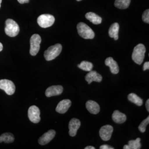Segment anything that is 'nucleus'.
Returning <instances> with one entry per match:
<instances>
[{
	"label": "nucleus",
	"mask_w": 149,
	"mask_h": 149,
	"mask_svg": "<svg viewBox=\"0 0 149 149\" xmlns=\"http://www.w3.org/2000/svg\"><path fill=\"white\" fill-rule=\"evenodd\" d=\"M77 29L80 36L85 39H92L95 36L93 31L84 22L79 23L77 26Z\"/></svg>",
	"instance_id": "nucleus-1"
},
{
	"label": "nucleus",
	"mask_w": 149,
	"mask_h": 149,
	"mask_svg": "<svg viewBox=\"0 0 149 149\" xmlns=\"http://www.w3.org/2000/svg\"><path fill=\"white\" fill-rule=\"evenodd\" d=\"M113 131V127L110 125H104L100 129V136L104 141L109 140L112 136Z\"/></svg>",
	"instance_id": "nucleus-9"
},
{
	"label": "nucleus",
	"mask_w": 149,
	"mask_h": 149,
	"mask_svg": "<svg viewBox=\"0 0 149 149\" xmlns=\"http://www.w3.org/2000/svg\"><path fill=\"white\" fill-rule=\"evenodd\" d=\"M40 111L38 107L32 106L30 107L28 112V116L29 120L33 123H38L40 120Z\"/></svg>",
	"instance_id": "nucleus-8"
},
{
	"label": "nucleus",
	"mask_w": 149,
	"mask_h": 149,
	"mask_svg": "<svg viewBox=\"0 0 149 149\" xmlns=\"http://www.w3.org/2000/svg\"><path fill=\"white\" fill-rule=\"evenodd\" d=\"M0 89L4 91L8 95H12L16 90V87L12 81L10 80H0Z\"/></svg>",
	"instance_id": "nucleus-7"
},
{
	"label": "nucleus",
	"mask_w": 149,
	"mask_h": 149,
	"mask_svg": "<svg viewBox=\"0 0 149 149\" xmlns=\"http://www.w3.org/2000/svg\"><path fill=\"white\" fill-rule=\"evenodd\" d=\"M81 126V122L76 118H72L69 122V134L71 136H74L78 129Z\"/></svg>",
	"instance_id": "nucleus-12"
},
{
	"label": "nucleus",
	"mask_w": 149,
	"mask_h": 149,
	"mask_svg": "<svg viewBox=\"0 0 149 149\" xmlns=\"http://www.w3.org/2000/svg\"><path fill=\"white\" fill-rule=\"evenodd\" d=\"M140 138L136 139V140H130L128 142V146L129 149H139L141 148V145L140 143Z\"/></svg>",
	"instance_id": "nucleus-24"
},
{
	"label": "nucleus",
	"mask_w": 149,
	"mask_h": 149,
	"mask_svg": "<svg viewBox=\"0 0 149 149\" xmlns=\"http://www.w3.org/2000/svg\"><path fill=\"white\" fill-rule=\"evenodd\" d=\"M128 99L129 101L134 103L138 106H141L143 104V100L140 97L133 93H130L128 95Z\"/></svg>",
	"instance_id": "nucleus-20"
},
{
	"label": "nucleus",
	"mask_w": 149,
	"mask_h": 149,
	"mask_svg": "<svg viewBox=\"0 0 149 149\" xmlns=\"http://www.w3.org/2000/svg\"><path fill=\"white\" fill-rule=\"evenodd\" d=\"M86 18L94 24H100L102 23V19L100 16H98L93 12H88L86 14Z\"/></svg>",
	"instance_id": "nucleus-18"
},
{
	"label": "nucleus",
	"mask_w": 149,
	"mask_h": 149,
	"mask_svg": "<svg viewBox=\"0 0 149 149\" xmlns=\"http://www.w3.org/2000/svg\"><path fill=\"white\" fill-rule=\"evenodd\" d=\"M131 0H116L114 6L119 9H126L130 5Z\"/></svg>",
	"instance_id": "nucleus-22"
},
{
	"label": "nucleus",
	"mask_w": 149,
	"mask_h": 149,
	"mask_svg": "<svg viewBox=\"0 0 149 149\" xmlns=\"http://www.w3.org/2000/svg\"><path fill=\"white\" fill-rule=\"evenodd\" d=\"M55 18L49 14L42 15L38 18L37 22L39 26L43 28L51 27L55 22Z\"/></svg>",
	"instance_id": "nucleus-6"
},
{
	"label": "nucleus",
	"mask_w": 149,
	"mask_h": 149,
	"mask_svg": "<svg viewBox=\"0 0 149 149\" xmlns=\"http://www.w3.org/2000/svg\"><path fill=\"white\" fill-rule=\"evenodd\" d=\"M105 64L107 66L109 67L112 74H117L119 72V69L117 63L111 57H109L106 59Z\"/></svg>",
	"instance_id": "nucleus-15"
},
{
	"label": "nucleus",
	"mask_w": 149,
	"mask_h": 149,
	"mask_svg": "<svg viewBox=\"0 0 149 149\" xmlns=\"http://www.w3.org/2000/svg\"><path fill=\"white\" fill-rule=\"evenodd\" d=\"M112 119L114 122L117 124H122L126 121L127 116L125 114L116 110L112 114Z\"/></svg>",
	"instance_id": "nucleus-17"
},
{
	"label": "nucleus",
	"mask_w": 149,
	"mask_h": 149,
	"mask_svg": "<svg viewBox=\"0 0 149 149\" xmlns=\"http://www.w3.org/2000/svg\"><path fill=\"white\" fill-rule=\"evenodd\" d=\"M62 45L56 44L51 46L44 52V58L47 61H51L58 57L62 51Z\"/></svg>",
	"instance_id": "nucleus-3"
},
{
	"label": "nucleus",
	"mask_w": 149,
	"mask_h": 149,
	"mask_svg": "<svg viewBox=\"0 0 149 149\" xmlns=\"http://www.w3.org/2000/svg\"><path fill=\"white\" fill-rule=\"evenodd\" d=\"M86 107L88 112L93 114H97L100 111V107L99 104L93 101H88L86 102Z\"/></svg>",
	"instance_id": "nucleus-16"
},
{
	"label": "nucleus",
	"mask_w": 149,
	"mask_h": 149,
	"mask_svg": "<svg viewBox=\"0 0 149 149\" xmlns=\"http://www.w3.org/2000/svg\"><path fill=\"white\" fill-rule=\"evenodd\" d=\"M77 66L79 68L84 71L89 72L93 69V65L91 62H88L87 61H83L80 64H79Z\"/></svg>",
	"instance_id": "nucleus-23"
},
{
	"label": "nucleus",
	"mask_w": 149,
	"mask_h": 149,
	"mask_svg": "<svg viewBox=\"0 0 149 149\" xmlns=\"http://www.w3.org/2000/svg\"><path fill=\"white\" fill-rule=\"evenodd\" d=\"M85 80L88 84H91L93 81L100 82L102 80V76L96 71H90L86 75Z\"/></svg>",
	"instance_id": "nucleus-13"
},
{
	"label": "nucleus",
	"mask_w": 149,
	"mask_h": 149,
	"mask_svg": "<svg viewBox=\"0 0 149 149\" xmlns=\"http://www.w3.org/2000/svg\"><path fill=\"white\" fill-rule=\"evenodd\" d=\"M149 123V117H148L147 118H146L145 120H144L141 123V124H140V125L139 126V130H140V132L141 133H144L146 130V126L148 125Z\"/></svg>",
	"instance_id": "nucleus-25"
},
{
	"label": "nucleus",
	"mask_w": 149,
	"mask_h": 149,
	"mask_svg": "<svg viewBox=\"0 0 149 149\" xmlns=\"http://www.w3.org/2000/svg\"><path fill=\"white\" fill-rule=\"evenodd\" d=\"M119 31V25L118 23H114L109 29V36L111 38L114 39L115 40H117L119 38L118 33Z\"/></svg>",
	"instance_id": "nucleus-19"
},
{
	"label": "nucleus",
	"mask_w": 149,
	"mask_h": 149,
	"mask_svg": "<svg viewBox=\"0 0 149 149\" xmlns=\"http://www.w3.org/2000/svg\"><path fill=\"white\" fill-rule=\"evenodd\" d=\"M42 42V39L40 36L35 34L32 36L30 39V54L32 56H36L40 50V45Z\"/></svg>",
	"instance_id": "nucleus-5"
},
{
	"label": "nucleus",
	"mask_w": 149,
	"mask_h": 149,
	"mask_svg": "<svg viewBox=\"0 0 149 149\" xmlns=\"http://www.w3.org/2000/svg\"><path fill=\"white\" fill-rule=\"evenodd\" d=\"M149 69V62L147 61L146 63H145L144 64V66H143V70L145 71L146 70Z\"/></svg>",
	"instance_id": "nucleus-28"
},
{
	"label": "nucleus",
	"mask_w": 149,
	"mask_h": 149,
	"mask_svg": "<svg viewBox=\"0 0 149 149\" xmlns=\"http://www.w3.org/2000/svg\"><path fill=\"white\" fill-rule=\"evenodd\" d=\"M15 140V137L12 134L6 133L0 136V143L5 142V143H11Z\"/></svg>",
	"instance_id": "nucleus-21"
},
{
	"label": "nucleus",
	"mask_w": 149,
	"mask_h": 149,
	"mask_svg": "<svg viewBox=\"0 0 149 149\" xmlns=\"http://www.w3.org/2000/svg\"><path fill=\"white\" fill-rule=\"evenodd\" d=\"M71 106V101L70 100H64L60 102L56 108V111L61 114H64L68 111Z\"/></svg>",
	"instance_id": "nucleus-14"
},
{
	"label": "nucleus",
	"mask_w": 149,
	"mask_h": 149,
	"mask_svg": "<svg viewBox=\"0 0 149 149\" xmlns=\"http://www.w3.org/2000/svg\"><path fill=\"white\" fill-rule=\"evenodd\" d=\"M142 19L143 21L146 23H149V10H146L144 11V13L142 16Z\"/></svg>",
	"instance_id": "nucleus-26"
},
{
	"label": "nucleus",
	"mask_w": 149,
	"mask_h": 149,
	"mask_svg": "<svg viewBox=\"0 0 149 149\" xmlns=\"http://www.w3.org/2000/svg\"><path fill=\"white\" fill-rule=\"evenodd\" d=\"M100 149H114V148H113L112 146H110L108 145H101L100 148Z\"/></svg>",
	"instance_id": "nucleus-27"
},
{
	"label": "nucleus",
	"mask_w": 149,
	"mask_h": 149,
	"mask_svg": "<svg viewBox=\"0 0 149 149\" xmlns=\"http://www.w3.org/2000/svg\"><path fill=\"white\" fill-rule=\"evenodd\" d=\"M18 2L21 3V4H23L26 3H28L29 2V0H17Z\"/></svg>",
	"instance_id": "nucleus-29"
},
{
	"label": "nucleus",
	"mask_w": 149,
	"mask_h": 149,
	"mask_svg": "<svg viewBox=\"0 0 149 149\" xmlns=\"http://www.w3.org/2000/svg\"><path fill=\"white\" fill-rule=\"evenodd\" d=\"M3 50V45L1 43H0V52H1Z\"/></svg>",
	"instance_id": "nucleus-32"
},
{
	"label": "nucleus",
	"mask_w": 149,
	"mask_h": 149,
	"mask_svg": "<svg viewBox=\"0 0 149 149\" xmlns=\"http://www.w3.org/2000/svg\"><path fill=\"white\" fill-rule=\"evenodd\" d=\"M76 1H81V0H76Z\"/></svg>",
	"instance_id": "nucleus-34"
},
{
	"label": "nucleus",
	"mask_w": 149,
	"mask_h": 149,
	"mask_svg": "<svg viewBox=\"0 0 149 149\" xmlns=\"http://www.w3.org/2000/svg\"><path fill=\"white\" fill-rule=\"evenodd\" d=\"M1 2H2V0H0V8H1Z\"/></svg>",
	"instance_id": "nucleus-33"
},
{
	"label": "nucleus",
	"mask_w": 149,
	"mask_h": 149,
	"mask_svg": "<svg viewBox=\"0 0 149 149\" xmlns=\"http://www.w3.org/2000/svg\"><path fill=\"white\" fill-rule=\"evenodd\" d=\"M56 134V132L54 130H50L48 132L44 134L39 139L38 143L40 145H45L48 144L53 139Z\"/></svg>",
	"instance_id": "nucleus-10"
},
{
	"label": "nucleus",
	"mask_w": 149,
	"mask_h": 149,
	"mask_svg": "<svg viewBox=\"0 0 149 149\" xmlns=\"http://www.w3.org/2000/svg\"><path fill=\"white\" fill-rule=\"evenodd\" d=\"M63 92V87L62 86H52L49 87L45 91V95L48 97L58 96L61 95Z\"/></svg>",
	"instance_id": "nucleus-11"
},
{
	"label": "nucleus",
	"mask_w": 149,
	"mask_h": 149,
	"mask_svg": "<svg viewBox=\"0 0 149 149\" xmlns=\"http://www.w3.org/2000/svg\"><path fill=\"white\" fill-rule=\"evenodd\" d=\"M146 48L143 44H139L134 48L132 59L136 64L140 65L144 61Z\"/></svg>",
	"instance_id": "nucleus-2"
},
{
	"label": "nucleus",
	"mask_w": 149,
	"mask_h": 149,
	"mask_svg": "<svg viewBox=\"0 0 149 149\" xmlns=\"http://www.w3.org/2000/svg\"><path fill=\"white\" fill-rule=\"evenodd\" d=\"M146 108L147 111L149 112V100H148L146 102Z\"/></svg>",
	"instance_id": "nucleus-30"
},
{
	"label": "nucleus",
	"mask_w": 149,
	"mask_h": 149,
	"mask_svg": "<svg viewBox=\"0 0 149 149\" xmlns=\"http://www.w3.org/2000/svg\"><path fill=\"white\" fill-rule=\"evenodd\" d=\"M19 27L16 22L12 19H8L6 21V27L5 29L6 34L10 37H15L19 32Z\"/></svg>",
	"instance_id": "nucleus-4"
},
{
	"label": "nucleus",
	"mask_w": 149,
	"mask_h": 149,
	"mask_svg": "<svg viewBox=\"0 0 149 149\" xmlns=\"http://www.w3.org/2000/svg\"><path fill=\"white\" fill-rule=\"evenodd\" d=\"M85 149H95V148L93 147V146H87L86 147Z\"/></svg>",
	"instance_id": "nucleus-31"
}]
</instances>
